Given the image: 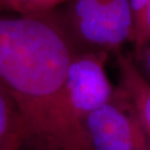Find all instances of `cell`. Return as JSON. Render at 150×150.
<instances>
[{
	"label": "cell",
	"mask_w": 150,
	"mask_h": 150,
	"mask_svg": "<svg viewBox=\"0 0 150 150\" xmlns=\"http://www.w3.org/2000/svg\"><path fill=\"white\" fill-rule=\"evenodd\" d=\"M23 143L20 113L13 98L0 86V150H20Z\"/></svg>",
	"instance_id": "cell-4"
},
{
	"label": "cell",
	"mask_w": 150,
	"mask_h": 150,
	"mask_svg": "<svg viewBox=\"0 0 150 150\" xmlns=\"http://www.w3.org/2000/svg\"><path fill=\"white\" fill-rule=\"evenodd\" d=\"M133 17L131 43L137 52L150 43V0H130Z\"/></svg>",
	"instance_id": "cell-6"
},
{
	"label": "cell",
	"mask_w": 150,
	"mask_h": 150,
	"mask_svg": "<svg viewBox=\"0 0 150 150\" xmlns=\"http://www.w3.org/2000/svg\"><path fill=\"white\" fill-rule=\"evenodd\" d=\"M119 69L118 88L133 104L140 122L150 136V85L137 70L133 56L116 54Z\"/></svg>",
	"instance_id": "cell-3"
},
{
	"label": "cell",
	"mask_w": 150,
	"mask_h": 150,
	"mask_svg": "<svg viewBox=\"0 0 150 150\" xmlns=\"http://www.w3.org/2000/svg\"><path fill=\"white\" fill-rule=\"evenodd\" d=\"M107 58L108 54L103 52H77L68 67L65 95L75 117L83 124L87 116L108 103L115 92L106 74Z\"/></svg>",
	"instance_id": "cell-2"
},
{
	"label": "cell",
	"mask_w": 150,
	"mask_h": 150,
	"mask_svg": "<svg viewBox=\"0 0 150 150\" xmlns=\"http://www.w3.org/2000/svg\"><path fill=\"white\" fill-rule=\"evenodd\" d=\"M133 59L137 70L150 85V43L134 52Z\"/></svg>",
	"instance_id": "cell-8"
},
{
	"label": "cell",
	"mask_w": 150,
	"mask_h": 150,
	"mask_svg": "<svg viewBox=\"0 0 150 150\" xmlns=\"http://www.w3.org/2000/svg\"><path fill=\"white\" fill-rule=\"evenodd\" d=\"M110 1L111 0H67L53 11L62 25L68 26L90 17Z\"/></svg>",
	"instance_id": "cell-5"
},
{
	"label": "cell",
	"mask_w": 150,
	"mask_h": 150,
	"mask_svg": "<svg viewBox=\"0 0 150 150\" xmlns=\"http://www.w3.org/2000/svg\"><path fill=\"white\" fill-rule=\"evenodd\" d=\"M94 150H150V136L118 87L112 98L84 122Z\"/></svg>",
	"instance_id": "cell-1"
},
{
	"label": "cell",
	"mask_w": 150,
	"mask_h": 150,
	"mask_svg": "<svg viewBox=\"0 0 150 150\" xmlns=\"http://www.w3.org/2000/svg\"><path fill=\"white\" fill-rule=\"evenodd\" d=\"M67 0H9L14 13L21 15L42 14L55 10Z\"/></svg>",
	"instance_id": "cell-7"
},
{
	"label": "cell",
	"mask_w": 150,
	"mask_h": 150,
	"mask_svg": "<svg viewBox=\"0 0 150 150\" xmlns=\"http://www.w3.org/2000/svg\"><path fill=\"white\" fill-rule=\"evenodd\" d=\"M0 11L13 12V9H12L9 0H0Z\"/></svg>",
	"instance_id": "cell-9"
}]
</instances>
